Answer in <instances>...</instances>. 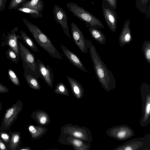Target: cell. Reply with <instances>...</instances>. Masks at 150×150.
<instances>
[{
    "label": "cell",
    "instance_id": "1",
    "mask_svg": "<svg viewBox=\"0 0 150 150\" xmlns=\"http://www.w3.org/2000/svg\"><path fill=\"white\" fill-rule=\"evenodd\" d=\"M88 49L96 76L102 86L110 92L116 87L115 79L112 72L102 61L94 45L90 41Z\"/></svg>",
    "mask_w": 150,
    "mask_h": 150
},
{
    "label": "cell",
    "instance_id": "2",
    "mask_svg": "<svg viewBox=\"0 0 150 150\" xmlns=\"http://www.w3.org/2000/svg\"><path fill=\"white\" fill-rule=\"evenodd\" d=\"M23 22L31 33L38 44L52 57L62 60L61 53L53 45L49 37L37 26L23 18Z\"/></svg>",
    "mask_w": 150,
    "mask_h": 150
},
{
    "label": "cell",
    "instance_id": "3",
    "mask_svg": "<svg viewBox=\"0 0 150 150\" xmlns=\"http://www.w3.org/2000/svg\"><path fill=\"white\" fill-rule=\"evenodd\" d=\"M66 6L74 16L84 22L88 27H92L104 28V26L101 21L83 8L74 2L67 3Z\"/></svg>",
    "mask_w": 150,
    "mask_h": 150
},
{
    "label": "cell",
    "instance_id": "4",
    "mask_svg": "<svg viewBox=\"0 0 150 150\" xmlns=\"http://www.w3.org/2000/svg\"><path fill=\"white\" fill-rule=\"evenodd\" d=\"M20 58L24 69H29L38 79V63L34 54L32 53L23 44L18 40Z\"/></svg>",
    "mask_w": 150,
    "mask_h": 150
},
{
    "label": "cell",
    "instance_id": "5",
    "mask_svg": "<svg viewBox=\"0 0 150 150\" xmlns=\"http://www.w3.org/2000/svg\"><path fill=\"white\" fill-rule=\"evenodd\" d=\"M142 101V114L140 120L142 127H146L150 123V86L147 83H142L140 87Z\"/></svg>",
    "mask_w": 150,
    "mask_h": 150
},
{
    "label": "cell",
    "instance_id": "6",
    "mask_svg": "<svg viewBox=\"0 0 150 150\" xmlns=\"http://www.w3.org/2000/svg\"><path fill=\"white\" fill-rule=\"evenodd\" d=\"M60 135L67 134L78 138L85 142L90 143L93 137L90 130L86 127L77 125L67 124L61 127Z\"/></svg>",
    "mask_w": 150,
    "mask_h": 150
},
{
    "label": "cell",
    "instance_id": "7",
    "mask_svg": "<svg viewBox=\"0 0 150 150\" xmlns=\"http://www.w3.org/2000/svg\"><path fill=\"white\" fill-rule=\"evenodd\" d=\"M112 150H150V134L127 141Z\"/></svg>",
    "mask_w": 150,
    "mask_h": 150
},
{
    "label": "cell",
    "instance_id": "8",
    "mask_svg": "<svg viewBox=\"0 0 150 150\" xmlns=\"http://www.w3.org/2000/svg\"><path fill=\"white\" fill-rule=\"evenodd\" d=\"M105 134L109 137L120 141L127 140L135 134L133 129L127 125L112 127L106 131Z\"/></svg>",
    "mask_w": 150,
    "mask_h": 150
},
{
    "label": "cell",
    "instance_id": "9",
    "mask_svg": "<svg viewBox=\"0 0 150 150\" xmlns=\"http://www.w3.org/2000/svg\"><path fill=\"white\" fill-rule=\"evenodd\" d=\"M23 107L22 102L18 100L6 110L0 127L1 130H8L10 129L21 111Z\"/></svg>",
    "mask_w": 150,
    "mask_h": 150
},
{
    "label": "cell",
    "instance_id": "10",
    "mask_svg": "<svg viewBox=\"0 0 150 150\" xmlns=\"http://www.w3.org/2000/svg\"><path fill=\"white\" fill-rule=\"evenodd\" d=\"M58 142L60 144L71 146L75 150H89L91 144L78 138L67 134L60 135Z\"/></svg>",
    "mask_w": 150,
    "mask_h": 150
},
{
    "label": "cell",
    "instance_id": "11",
    "mask_svg": "<svg viewBox=\"0 0 150 150\" xmlns=\"http://www.w3.org/2000/svg\"><path fill=\"white\" fill-rule=\"evenodd\" d=\"M71 32L72 37L75 44L82 53H86L90 41L85 38L79 28L73 22L71 23Z\"/></svg>",
    "mask_w": 150,
    "mask_h": 150
},
{
    "label": "cell",
    "instance_id": "12",
    "mask_svg": "<svg viewBox=\"0 0 150 150\" xmlns=\"http://www.w3.org/2000/svg\"><path fill=\"white\" fill-rule=\"evenodd\" d=\"M53 12L56 22L60 25L64 34L71 40V37L69 32L67 22L68 18L65 11L57 5L55 4Z\"/></svg>",
    "mask_w": 150,
    "mask_h": 150
},
{
    "label": "cell",
    "instance_id": "13",
    "mask_svg": "<svg viewBox=\"0 0 150 150\" xmlns=\"http://www.w3.org/2000/svg\"><path fill=\"white\" fill-rule=\"evenodd\" d=\"M38 75L50 88L53 86L54 75L50 67L45 65L38 58L37 60Z\"/></svg>",
    "mask_w": 150,
    "mask_h": 150
},
{
    "label": "cell",
    "instance_id": "14",
    "mask_svg": "<svg viewBox=\"0 0 150 150\" xmlns=\"http://www.w3.org/2000/svg\"><path fill=\"white\" fill-rule=\"evenodd\" d=\"M102 8L104 17L110 29L115 32L117 27V16L115 11L102 3Z\"/></svg>",
    "mask_w": 150,
    "mask_h": 150
},
{
    "label": "cell",
    "instance_id": "15",
    "mask_svg": "<svg viewBox=\"0 0 150 150\" xmlns=\"http://www.w3.org/2000/svg\"><path fill=\"white\" fill-rule=\"evenodd\" d=\"M18 31L17 27H15L11 29L10 33L7 31L8 34L5 37L4 44L7 45L15 52L18 61H19L20 57L18 40V39H21V35L16 34V32Z\"/></svg>",
    "mask_w": 150,
    "mask_h": 150
},
{
    "label": "cell",
    "instance_id": "16",
    "mask_svg": "<svg viewBox=\"0 0 150 150\" xmlns=\"http://www.w3.org/2000/svg\"><path fill=\"white\" fill-rule=\"evenodd\" d=\"M60 46L64 56L71 63L81 70L87 73L86 68L77 55L62 44H61Z\"/></svg>",
    "mask_w": 150,
    "mask_h": 150
},
{
    "label": "cell",
    "instance_id": "17",
    "mask_svg": "<svg viewBox=\"0 0 150 150\" xmlns=\"http://www.w3.org/2000/svg\"><path fill=\"white\" fill-rule=\"evenodd\" d=\"M130 26V21L127 19L124 23L119 36V44L121 47L130 43L132 41V37Z\"/></svg>",
    "mask_w": 150,
    "mask_h": 150
},
{
    "label": "cell",
    "instance_id": "18",
    "mask_svg": "<svg viewBox=\"0 0 150 150\" xmlns=\"http://www.w3.org/2000/svg\"><path fill=\"white\" fill-rule=\"evenodd\" d=\"M31 117L39 124L45 126L51 122L50 117L45 111L41 110H38L31 113Z\"/></svg>",
    "mask_w": 150,
    "mask_h": 150
},
{
    "label": "cell",
    "instance_id": "19",
    "mask_svg": "<svg viewBox=\"0 0 150 150\" xmlns=\"http://www.w3.org/2000/svg\"><path fill=\"white\" fill-rule=\"evenodd\" d=\"M71 91L74 96L77 98H81L84 95V89L82 85L76 80L67 76Z\"/></svg>",
    "mask_w": 150,
    "mask_h": 150
},
{
    "label": "cell",
    "instance_id": "20",
    "mask_svg": "<svg viewBox=\"0 0 150 150\" xmlns=\"http://www.w3.org/2000/svg\"><path fill=\"white\" fill-rule=\"evenodd\" d=\"M28 128L31 138L33 139H40L46 133L47 130V128L44 126L40 125H29Z\"/></svg>",
    "mask_w": 150,
    "mask_h": 150
},
{
    "label": "cell",
    "instance_id": "21",
    "mask_svg": "<svg viewBox=\"0 0 150 150\" xmlns=\"http://www.w3.org/2000/svg\"><path fill=\"white\" fill-rule=\"evenodd\" d=\"M23 76L27 83L31 88L36 90L41 89V86L38 79L28 69H24Z\"/></svg>",
    "mask_w": 150,
    "mask_h": 150
},
{
    "label": "cell",
    "instance_id": "22",
    "mask_svg": "<svg viewBox=\"0 0 150 150\" xmlns=\"http://www.w3.org/2000/svg\"><path fill=\"white\" fill-rule=\"evenodd\" d=\"M88 28L90 35L94 40L101 45L105 44L106 37L98 28L92 27H89Z\"/></svg>",
    "mask_w": 150,
    "mask_h": 150
},
{
    "label": "cell",
    "instance_id": "23",
    "mask_svg": "<svg viewBox=\"0 0 150 150\" xmlns=\"http://www.w3.org/2000/svg\"><path fill=\"white\" fill-rule=\"evenodd\" d=\"M20 6L35 9L41 13L44 10V5L42 0H30L26 1Z\"/></svg>",
    "mask_w": 150,
    "mask_h": 150
},
{
    "label": "cell",
    "instance_id": "24",
    "mask_svg": "<svg viewBox=\"0 0 150 150\" xmlns=\"http://www.w3.org/2000/svg\"><path fill=\"white\" fill-rule=\"evenodd\" d=\"M20 31L21 40L25 43L34 52H38L39 51L38 47L33 40L23 30L20 29Z\"/></svg>",
    "mask_w": 150,
    "mask_h": 150
},
{
    "label": "cell",
    "instance_id": "25",
    "mask_svg": "<svg viewBox=\"0 0 150 150\" xmlns=\"http://www.w3.org/2000/svg\"><path fill=\"white\" fill-rule=\"evenodd\" d=\"M17 9L18 10L22 13H25L29 14L31 17L35 19L40 18L42 16L41 12L33 9L26 7L20 6Z\"/></svg>",
    "mask_w": 150,
    "mask_h": 150
},
{
    "label": "cell",
    "instance_id": "26",
    "mask_svg": "<svg viewBox=\"0 0 150 150\" xmlns=\"http://www.w3.org/2000/svg\"><path fill=\"white\" fill-rule=\"evenodd\" d=\"M142 50L147 62L150 64V41H145L143 43Z\"/></svg>",
    "mask_w": 150,
    "mask_h": 150
},
{
    "label": "cell",
    "instance_id": "27",
    "mask_svg": "<svg viewBox=\"0 0 150 150\" xmlns=\"http://www.w3.org/2000/svg\"><path fill=\"white\" fill-rule=\"evenodd\" d=\"M55 93L62 95L65 96H69V92L65 85L62 82H60L57 84L54 90Z\"/></svg>",
    "mask_w": 150,
    "mask_h": 150
},
{
    "label": "cell",
    "instance_id": "28",
    "mask_svg": "<svg viewBox=\"0 0 150 150\" xmlns=\"http://www.w3.org/2000/svg\"><path fill=\"white\" fill-rule=\"evenodd\" d=\"M20 139V134L19 132L12 134L10 140L9 146L10 149L14 150L17 148Z\"/></svg>",
    "mask_w": 150,
    "mask_h": 150
},
{
    "label": "cell",
    "instance_id": "29",
    "mask_svg": "<svg viewBox=\"0 0 150 150\" xmlns=\"http://www.w3.org/2000/svg\"><path fill=\"white\" fill-rule=\"evenodd\" d=\"M9 77L12 83L14 85L18 86L20 85V80L14 71L10 68L8 70Z\"/></svg>",
    "mask_w": 150,
    "mask_h": 150
},
{
    "label": "cell",
    "instance_id": "30",
    "mask_svg": "<svg viewBox=\"0 0 150 150\" xmlns=\"http://www.w3.org/2000/svg\"><path fill=\"white\" fill-rule=\"evenodd\" d=\"M28 0H11L9 4L8 9H16L19 7L23 4Z\"/></svg>",
    "mask_w": 150,
    "mask_h": 150
},
{
    "label": "cell",
    "instance_id": "31",
    "mask_svg": "<svg viewBox=\"0 0 150 150\" xmlns=\"http://www.w3.org/2000/svg\"><path fill=\"white\" fill-rule=\"evenodd\" d=\"M6 54L8 59H10L15 63L18 64V61L16 55L12 50L9 48L6 52Z\"/></svg>",
    "mask_w": 150,
    "mask_h": 150
},
{
    "label": "cell",
    "instance_id": "32",
    "mask_svg": "<svg viewBox=\"0 0 150 150\" xmlns=\"http://www.w3.org/2000/svg\"><path fill=\"white\" fill-rule=\"evenodd\" d=\"M102 3L111 8L116 10L117 8V0H102Z\"/></svg>",
    "mask_w": 150,
    "mask_h": 150
},
{
    "label": "cell",
    "instance_id": "33",
    "mask_svg": "<svg viewBox=\"0 0 150 150\" xmlns=\"http://www.w3.org/2000/svg\"><path fill=\"white\" fill-rule=\"evenodd\" d=\"M150 0H140V6L139 10L142 13H146Z\"/></svg>",
    "mask_w": 150,
    "mask_h": 150
},
{
    "label": "cell",
    "instance_id": "34",
    "mask_svg": "<svg viewBox=\"0 0 150 150\" xmlns=\"http://www.w3.org/2000/svg\"><path fill=\"white\" fill-rule=\"evenodd\" d=\"M8 88L4 85L0 83V93H4L8 92Z\"/></svg>",
    "mask_w": 150,
    "mask_h": 150
},
{
    "label": "cell",
    "instance_id": "35",
    "mask_svg": "<svg viewBox=\"0 0 150 150\" xmlns=\"http://www.w3.org/2000/svg\"><path fill=\"white\" fill-rule=\"evenodd\" d=\"M1 136L2 139L6 142H8L9 140V137L6 133H1Z\"/></svg>",
    "mask_w": 150,
    "mask_h": 150
},
{
    "label": "cell",
    "instance_id": "36",
    "mask_svg": "<svg viewBox=\"0 0 150 150\" xmlns=\"http://www.w3.org/2000/svg\"><path fill=\"white\" fill-rule=\"evenodd\" d=\"M6 1L7 0H0V11L4 9Z\"/></svg>",
    "mask_w": 150,
    "mask_h": 150
},
{
    "label": "cell",
    "instance_id": "37",
    "mask_svg": "<svg viewBox=\"0 0 150 150\" xmlns=\"http://www.w3.org/2000/svg\"><path fill=\"white\" fill-rule=\"evenodd\" d=\"M150 3L149 2L147 8L146 10V18L147 19H148L150 17Z\"/></svg>",
    "mask_w": 150,
    "mask_h": 150
},
{
    "label": "cell",
    "instance_id": "38",
    "mask_svg": "<svg viewBox=\"0 0 150 150\" xmlns=\"http://www.w3.org/2000/svg\"><path fill=\"white\" fill-rule=\"evenodd\" d=\"M0 149L2 150H7L5 145L2 142L1 139H0Z\"/></svg>",
    "mask_w": 150,
    "mask_h": 150
},
{
    "label": "cell",
    "instance_id": "39",
    "mask_svg": "<svg viewBox=\"0 0 150 150\" xmlns=\"http://www.w3.org/2000/svg\"><path fill=\"white\" fill-rule=\"evenodd\" d=\"M140 0H135V5L137 8L139 10L140 6Z\"/></svg>",
    "mask_w": 150,
    "mask_h": 150
},
{
    "label": "cell",
    "instance_id": "40",
    "mask_svg": "<svg viewBox=\"0 0 150 150\" xmlns=\"http://www.w3.org/2000/svg\"><path fill=\"white\" fill-rule=\"evenodd\" d=\"M21 150H31V149L29 147H25L22 149H20Z\"/></svg>",
    "mask_w": 150,
    "mask_h": 150
},
{
    "label": "cell",
    "instance_id": "41",
    "mask_svg": "<svg viewBox=\"0 0 150 150\" xmlns=\"http://www.w3.org/2000/svg\"></svg>",
    "mask_w": 150,
    "mask_h": 150
},
{
    "label": "cell",
    "instance_id": "42",
    "mask_svg": "<svg viewBox=\"0 0 150 150\" xmlns=\"http://www.w3.org/2000/svg\"><path fill=\"white\" fill-rule=\"evenodd\" d=\"M83 0V1H84V0Z\"/></svg>",
    "mask_w": 150,
    "mask_h": 150
}]
</instances>
